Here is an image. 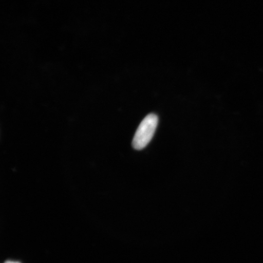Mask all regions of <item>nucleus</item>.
<instances>
[{
  "instance_id": "1",
  "label": "nucleus",
  "mask_w": 263,
  "mask_h": 263,
  "mask_svg": "<svg viewBox=\"0 0 263 263\" xmlns=\"http://www.w3.org/2000/svg\"><path fill=\"white\" fill-rule=\"evenodd\" d=\"M159 118L156 115H148L141 121L136 131L133 141L134 149L141 150L144 149L152 140L157 129Z\"/></svg>"
},
{
  "instance_id": "2",
  "label": "nucleus",
  "mask_w": 263,
  "mask_h": 263,
  "mask_svg": "<svg viewBox=\"0 0 263 263\" xmlns=\"http://www.w3.org/2000/svg\"><path fill=\"white\" fill-rule=\"evenodd\" d=\"M5 263H21L17 261H6Z\"/></svg>"
}]
</instances>
